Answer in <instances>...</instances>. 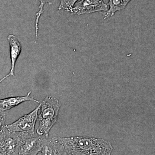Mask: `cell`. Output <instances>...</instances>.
<instances>
[{
	"label": "cell",
	"mask_w": 155,
	"mask_h": 155,
	"mask_svg": "<svg viewBox=\"0 0 155 155\" xmlns=\"http://www.w3.org/2000/svg\"><path fill=\"white\" fill-rule=\"evenodd\" d=\"M132 1L133 0H109L107 4L109 8L104 14V19L113 17L117 11L125 9L128 3Z\"/></svg>",
	"instance_id": "cell-9"
},
{
	"label": "cell",
	"mask_w": 155,
	"mask_h": 155,
	"mask_svg": "<svg viewBox=\"0 0 155 155\" xmlns=\"http://www.w3.org/2000/svg\"><path fill=\"white\" fill-rule=\"evenodd\" d=\"M6 119V114L4 111H0V132L5 127V122Z\"/></svg>",
	"instance_id": "cell-12"
},
{
	"label": "cell",
	"mask_w": 155,
	"mask_h": 155,
	"mask_svg": "<svg viewBox=\"0 0 155 155\" xmlns=\"http://www.w3.org/2000/svg\"><path fill=\"white\" fill-rule=\"evenodd\" d=\"M79 0H60V5L58 7L59 10H65L71 13L73 7Z\"/></svg>",
	"instance_id": "cell-11"
},
{
	"label": "cell",
	"mask_w": 155,
	"mask_h": 155,
	"mask_svg": "<svg viewBox=\"0 0 155 155\" xmlns=\"http://www.w3.org/2000/svg\"><path fill=\"white\" fill-rule=\"evenodd\" d=\"M40 107V104L29 114L22 116L12 124L6 125V127L11 132H22L34 135L35 124Z\"/></svg>",
	"instance_id": "cell-3"
},
{
	"label": "cell",
	"mask_w": 155,
	"mask_h": 155,
	"mask_svg": "<svg viewBox=\"0 0 155 155\" xmlns=\"http://www.w3.org/2000/svg\"><path fill=\"white\" fill-rule=\"evenodd\" d=\"M107 4L103 0H79L73 7L72 14L78 15L92 14L95 12L108 11Z\"/></svg>",
	"instance_id": "cell-6"
},
{
	"label": "cell",
	"mask_w": 155,
	"mask_h": 155,
	"mask_svg": "<svg viewBox=\"0 0 155 155\" xmlns=\"http://www.w3.org/2000/svg\"><path fill=\"white\" fill-rule=\"evenodd\" d=\"M31 92L29 91L25 96L14 97L0 99V111H5L19 105L26 101H33L39 103V101L30 97Z\"/></svg>",
	"instance_id": "cell-8"
},
{
	"label": "cell",
	"mask_w": 155,
	"mask_h": 155,
	"mask_svg": "<svg viewBox=\"0 0 155 155\" xmlns=\"http://www.w3.org/2000/svg\"><path fill=\"white\" fill-rule=\"evenodd\" d=\"M11 76V75H10V73H9L8 75H6L5 76V77H3L2 78V79L0 80V83H1V82H2L3 81L5 80V79H6V78H8L9 77V76Z\"/></svg>",
	"instance_id": "cell-13"
},
{
	"label": "cell",
	"mask_w": 155,
	"mask_h": 155,
	"mask_svg": "<svg viewBox=\"0 0 155 155\" xmlns=\"http://www.w3.org/2000/svg\"><path fill=\"white\" fill-rule=\"evenodd\" d=\"M40 104L41 112L38 119L39 125L37 133L38 135L49 136L50 130L58 122L61 104L57 98L47 96Z\"/></svg>",
	"instance_id": "cell-2"
},
{
	"label": "cell",
	"mask_w": 155,
	"mask_h": 155,
	"mask_svg": "<svg viewBox=\"0 0 155 155\" xmlns=\"http://www.w3.org/2000/svg\"><path fill=\"white\" fill-rule=\"evenodd\" d=\"M40 2V5L39 6V11L36 14V19L35 21V42H36L38 39V24L40 18L42 14L44 13V7L46 4H48L49 5H52L51 0H39Z\"/></svg>",
	"instance_id": "cell-10"
},
{
	"label": "cell",
	"mask_w": 155,
	"mask_h": 155,
	"mask_svg": "<svg viewBox=\"0 0 155 155\" xmlns=\"http://www.w3.org/2000/svg\"><path fill=\"white\" fill-rule=\"evenodd\" d=\"M43 136L19 132V155H39L42 148Z\"/></svg>",
	"instance_id": "cell-4"
},
{
	"label": "cell",
	"mask_w": 155,
	"mask_h": 155,
	"mask_svg": "<svg viewBox=\"0 0 155 155\" xmlns=\"http://www.w3.org/2000/svg\"><path fill=\"white\" fill-rule=\"evenodd\" d=\"M19 132H11L6 127L0 132V155H19Z\"/></svg>",
	"instance_id": "cell-5"
},
{
	"label": "cell",
	"mask_w": 155,
	"mask_h": 155,
	"mask_svg": "<svg viewBox=\"0 0 155 155\" xmlns=\"http://www.w3.org/2000/svg\"><path fill=\"white\" fill-rule=\"evenodd\" d=\"M10 45V57L11 62V68L10 74L14 76L15 67L16 62L21 54L22 48L18 39L14 35L10 34L7 37Z\"/></svg>",
	"instance_id": "cell-7"
},
{
	"label": "cell",
	"mask_w": 155,
	"mask_h": 155,
	"mask_svg": "<svg viewBox=\"0 0 155 155\" xmlns=\"http://www.w3.org/2000/svg\"><path fill=\"white\" fill-rule=\"evenodd\" d=\"M59 155H110L113 147L109 142L87 136L55 137Z\"/></svg>",
	"instance_id": "cell-1"
}]
</instances>
